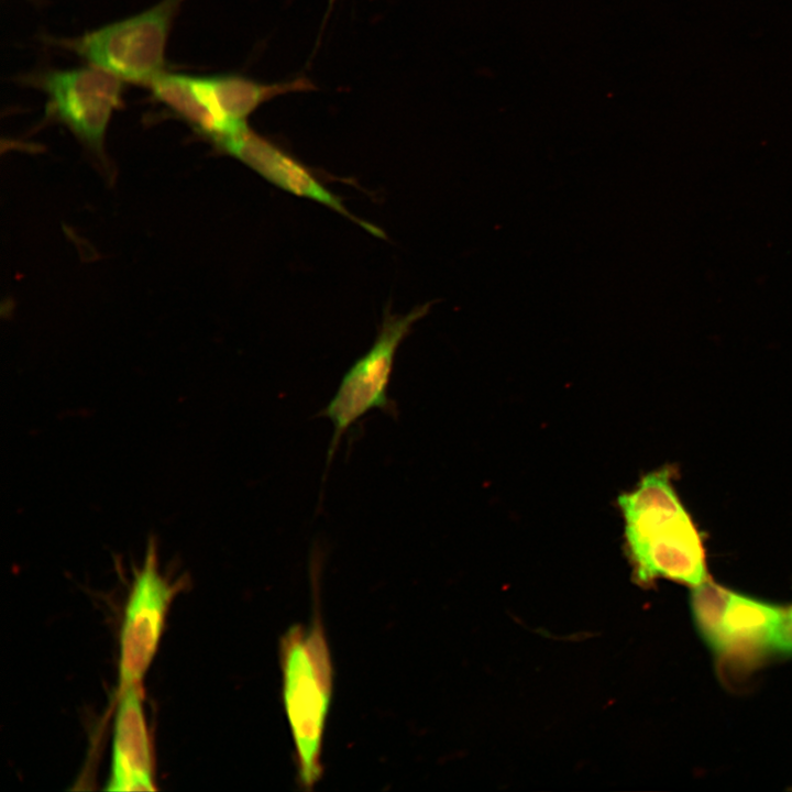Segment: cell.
I'll list each match as a JSON object with an SVG mask.
<instances>
[{
  "mask_svg": "<svg viewBox=\"0 0 792 792\" xmlns=\"http://www.w3.org/2000/svg\"><path fill=\"white\" fill-rule=\"evenodd\" d=\"M664 466L618 497L625 546L635 581L664 578L696 587L708 580L702 535Z\"/></svg>",
  "mask_w": 792,
  "mask_h": 792,
  "instance_id": "cell-1",
  "label": "cell"
},
{
  "mask_svg": "<svg viewBox=\"0 0 792 792\" xmlns=\"http://www.w3.org/2000/svg\"><path fill=\"white\" fill-rule=\"evenodd\" d=\"M278 654L298 783L310 791L323 771L321 754L333 689V664L319 615L309 628L289 627L280 638Z\"/></svg>",
  "mask_w": 792,
  "mask_h": 792,
  "instance_id": "cell-2",
  "label": "cell"
},
{
  "mask_svg": "<svg viewBox=\"0 0 792 792\" xmlns=\"http://www.w3.org/2000/svg\"><path fill=\"white\" fill-rule=\"evenodd\" d=\"M185 0L150 9L59 44L122 80L148 85L164 72L168 34Z\"/></svg>",
  "mask_w": 792,
  "mask_h": 792,
  "instance_id": "cell-3",
  "label": "cell"
},
{
  "mask_svg": "<svg viewBox=\"0 0 792 792\" xmlns=\"http://www.w3.org/2000/svg\"><path fill=\"white\" fill-rule=\"evenodd\" d=\"M178 585L160 571L156 547L147 544L141 568L135 572L125 603L120 631L119 691L141 686L166 624Z\"/></svg>",
  "mask_w": 792,
  "mask_h": 792,
  "instance_id": "cell-6",
  "label": "cell"
},
{
  "mask_svg": "<svg viewBox=\"0 0 792 792\" xmlns=\"http://www.w3.org/2000/svg\"><path fill=\"white\" fill-rule=\"evenodd\" d=\"M34 79L47 97V116L100 152L110 118L121 106L122 79L90 64L50 69Z\"/></svg>",
  "mask_w": 792,
  "mask_h": 792,
  "instance_id": "cell-7",
  "label": "cell"
},
{
  "mask_svg": "<svg viewBox=\"0 0 792 792\" xmlns=\"http://www.w3.org/2000/svg\"><path fill=\"white\" fill-rule=\"evenodd\" d=\"M691 607L697 629L719 657L749 660L772 651L783 608L710 580L693 587Z\"/></svg>",
  "mask_w": 792,
  "mask_h": 792,
  "instance_id": "cell-5",
  "label": "cell"
},
{
  "mask_svg": "<svg viewBox=\"0 0 792 792\" xmlns=\"http://www.w3.org/2000/svg\"><path fill=\"white\" fill-rule=\"evenodd\" d=\"M108 791H154L153 756L141 686L119 691Z\"/></svg>",
  "mask_w": 792,
  "mask_h": 792,
  "instance_id": "cell-9",
  "label": "cell"
},
{
  "mask_svg": "<svg viewBox=\"0 0 792 792\" xmlns=\"http://www.w3.org/2000/svg\"><path fill=\"white\" fill-rule=\"evenodd\" d=\"M430 308V302L410 310L406 315H392L385 309L383 322L372 346L348 369L323 410L333 426L328 452L332 459L341 437L373 409L389 411L388 386L394 362L400 343L413 326Z\"/></svg>",
  "mask_w": 792,
  "mask_h": 792,
  "instance_id": "cell-4",
  "label": "cell"
},
{
  "mask_svg": "<svg viewBox=\"0 0 792 792\" xmlns=\"http://www.w3.org/2000/svg\"><path fill=\"white\" fill-rule=\"evenodd\" d=\"M772 651L792 654V605L782 610L773 639Z\"/></svg>",
  "mask_w": 792,
  "mask_h": 792,
  "instance_id": "cell-10",
  "label": "cell"
},
{
  "mask_svg": "<svg viewBox=\"0 0 792 792\" xmlns=\"http://www.w3.org/2000/svg\"><path fill=\"white\" fill-rule=\"evenodd\" d=\"M219 150L234 156L266 180L298 197L318 201L362 226L371 233L384 237L375 226L354 217L332 191L297 158L253 132L249 127L217 143Z\"/></svg>",
  "mask_w": 792,
  "mask_h": 792,
  "instance_id": "cell-8",
  "label": "cell"
}]
</instances>
